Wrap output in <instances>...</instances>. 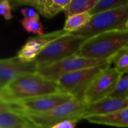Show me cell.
<instances>
[{
    "label": "cell",
    "instance_id": "6da1fadb",
    "mask_svg": "<svg viewBox=\"0 0 128 128\" xmlns=\"http://www.w3.org/2000/svg\"><path fill=\"white\" fill-rule=\"evenodd\" d=\"M61 92L56 82L46 80L38 73L27 74L17 77L0 89V102L14 103Z\"/></svg>",
    "mask_w": 128,
    "mask_h": 128
},
{
    "label": "cell",
    "instance_id": "7a4b0ae2",
    "mask_svg": "<svg viewBox=\"0 0 128 128\" xmlns=\"http://www.w3.org/2000/svg\"><path fill=\"white\" fill-rule=\"evenodd\" d=\"M128 49V30L117 29L100 33L88 38L77 55L98 60L110 61Z\"/></svg>",
    "mask_w": 128,
    "mask_h": 128
},
{
    "label": "cell",
    "instance_id": "3957f363",
    "mask_svg": "<svg viewBox=\"0 0 128 128\" xmlns=\"http://www.w3.org/2000/svg\"><path fill=\"white\" fill-rule=\"evenodd\" d=\"M87 105L83 100L74 98L46 112L26 116L37 128H50L65 121L83 120Z\"/></svg>",
    "mask_w": 128,
    "mask_h": 128
},
{
    "label": "cell",
    "instance_id": "277c9868",
    "mask_svg": "<svg viewBox=\"0 0 128 128\" xmlns=\"http://www.w3.org/2000/svg\"><path fill=\"white\" fill-rule=\"evenodd\" d=\"M128 22V3L120 8L92 16L86 26L70 34L89 38L109 31L126 29Z\"/></svg>",
    "mask_w": 128,
    "mask_h": 128
},
{
    "label": "cell",
    "instance_id": "5b68a950",
    "mask_svg": "<svg viewBox=\"0 0 128 128\" xmlns=\"http://www.w3.org/2000/svg\"><path fill=\"white\" fill-rule=\"evenodd\" d=\"M87 39L80 35L68 33L53 40L35 58L38 70L76 54Z\"/></svg>",
    "mask_w": 128,
    "mask_h": 128
},
{
    "label": "cell",
    "instance_id": "8992f818",
    "mask_svg": "<svg viewBox=\"0 0 128 128\" xmlns=\"http://www.w3.org/2000/svg\"><path fill=\"white\" fill-rule=\"evenodd\" d=\"M110 64L100 65L68 73L63 75L56 82L62 92L68 94L74 98L83 100L87 89L94 80L105 68Z\"/></svg>",
    "mask_w": 128,
    "mask_h": 128
},
{
    "label": "cell",
    "instance_id": "52a82bcc",
    "mask_svg": "<svg viewBox=\"0 0 128 128\" xmlns=\"http://www.w3.org/2000/svg\"><path fill=\"white\" fill-rule=\"evenodd\" d=\"M111 63L110 61L88 58L75 54L55 64L40 68L38 73L46 80L57 82L66 74L100 65L110 64Z\"/></svg>",
    "mask_w": 128,
    "mask_h": 128
},
{
    "label": "cell",
    "instance_id": "ba28073f",
    "mask_svg": "<svg viewBox=\"0 0 128 128\" xmlns=\"http://www.w3.org/2000/svg\"><path fill=\"white\" fill-rule=\"evenodd\" d=\"M74 98L66 93L43 95L14 103L5 104L10 109L23 115H35L46 112L53 108L70 101Z\"/></svg>",
    "mask_w": 128,
    "mask_h": 128
},
{
    "label": "cell",
    "instance_id": "9c48e42d",
    "mask_svg": "<svg viewBox=\"0 0 128 128\" xmlns=\"http://www.w3.org/2000/svg\"><path fill=\"white\" fill-rule=\"evenodd\" d=\"M122 75L115 67L107 66L92 82L84 95L83 100L87 104H92L110 97Z\"/></svg>",
    "mask_w": 128,
    "mask_h": 128
},
{
    "label": "cell",
    "instance_id": "30bf717a",
    "mask_svg": "<svg viewBox=\"0 0 128 128\" xmlns=\"http://www.w3.org/2000/svg\"><path fill=\"white\" fill-rule=\"evenodd\" d=\"M38 71V65L35 60L27 62L17 56L2 58L0 60V89L4 88L17 77Z\"/></svg>",
    "mask_w": 128,
    "mask_h": 128
},
{
    "label": "cell",
    "instance_id": "8fae6325",
    "mask_svg": "<svg viewBox=\"0 0 128 128\" xmlns=\"http://www.w3.org/2000/svg\"><path fill=\"white\" fill-rule=\"evenodd\" d=\"M68 33L65 30L62 29L31 38L18 51L16 56L24 61H34L48 44Z\"/></svg>",
    "mask_w": 128,
    "mask_h": 128
},
{
    "label": "cell",
    "instance_id": "7c38bea8",
    "mask_svg": "<svg viewBox=\"0 0 128 128\" xmlns=\"http://www.w3.org/2000/svg\"><path fill=\"white\" fill-rule=\"evenodd\" d=\"M14 2L20 5L33 8L39 14H41L46 19H50L59 12L63 11L70 2V0H20Z\"/></svg>",
    "mask_w": 128,
    "mask_h": 128
},
{
    "label": "cell",
    "instance_id": "4fadbf2b",
    "mask_svg": "<svg viewBox=\"0 0 128 128\" xmlns=\"http://www.w3.org/2000/svg\"><path fill=\"white\" fill-rule=\"evenodd\" d=\"M128 107V98H113L108 97L97 103L88 104L83 119L88 116L106 115Z\"/></svg>",
    "mask_w": 128,
    "mask_h": 128
},
{
    "label": "cell",
    "instance_id": "5bb4252c",
    "mask_svg": "<svg viewBox=\"0 0 128 128\" xmlns=\"http://www.w3.org/2000/svg\"><path fill=\"white\" fill-rule=\"evenodd\" d=\"M0 128H37L25 115L0 102Z\"/></svg>",
    "mask_w": 128,
    "mask_h": 128
},
{
    "label": "cell",
    "instance_id": "9a60e30c",
    "mask_svg": "<svg viewBox=\"0 0 128 128\" xmlns=\"http://www.w3.org/2000/svg\"><path fill=\"white\" fill-rule=\"evenodd\" d=\"M85 120L93 124L117 128H128V107L106 115L88 116Z\"/></svg>",
    "mask_w": 128,
    "mask_h": 128
},
{
    "label": "cell",
    "instance_id": "2e32d148",
    "mask_svg": "<svg viewBox=\"0 0 128 128\" xmlns=\"http://www.w3.org/2000/svg\"><path fill=\"white\" fill-rule=\"evenodd\" d=\"M98 0H70L68 4L64 9L66 17L89 12L95 5Z\"/></svg>",
    "mask_w": 128,
    "mask_h": 128
},
{
    "label": "cell",
    "instance_id": "e0dca14e",
    "mask_svg": "<svg viewBox=\"0 0 128 128\" xmlns=\"http://www.w3.org/2000/svg\"><path fill=\"white\" fill-rule=\"evenodd\" d=\"M92 17V16L89 12L69 16L65 20L63 29L68 33H72L86 26L91 20Z\"/></svg>",
    "mask_w": 128,
    "mask_h": 128
},
{
    "label": "cell",
    "instance_id": "ac0fdd59",
    "mask_svg": "<svg viewBox=\"0 0 128 128\" xmlns=\"http://www.w3.org/2000/svg\"><path fill=\"white\" fill-rule=\"evenodd\" d=\"M128 3V0H98L94 8L89 11L92 16L120 8Z\"/></svg>",
    "mask_w": 128,
    "mask_h": 128
},
{
    "label": "cell",
    "instance_id": "d6986e66",
    "mask_svg": "<svg viewBox=\"0 0 128 128\" xmlns=\"http://www.w3.org/2000/svg\"><path fill=\"white\" fill-rule=\"evenodd\" d=\"M20 24L27 32L37 34L38 36L44 34V27L40 21L22 18L20 20Z\"/></svg>",
    "mask_w": 128,
    "mask_h": 128
},
{
    "label": "cell",
    "instance_id": "ffe728a7",
    "mask_svg": "<svg viewBox=\"0 0 128 128\" xmlns=\"http://www.w3.org/2000/svg\"><path fill=\"white\" fill-rule=\"evenodd\" d=\"M110 97L113 98H128V74L122 75L115 90Z\"/></svg>",
    "mask_w": 128,
    "mask_h": 128
},
{
    "label": "cell",
    "instance_id": "44dd1931",
    "mask_svg": "<svg viewBox=\"0 0 128 128\" xmlns=\"http://www.w3.org/2000/svg\"><path fill=\"white\" fill-rule=\"evenodd\" d=\"M111 62L115 64V68L122 74H128V49L122 51Z\"/></svg>",
    "mask_w": 128,
    "mask_h": 128
},
{
    "label": "cell",
    "instance_id": "7402d4cb",
    "mask_svg": "<svg viewBox=\"0 0 128 128\" xmlns=\"http://www.w3.org/2000/svg\"><path fill=\"white\" fill-rule=\"evenodd\" d=\"M12 6L10 4V1L8 0H2L0 2V14L4 17L5 20H9L13 18V15L11 13Z\"/></svg>",
    "mask_w": 128,
    "mask_h": 128
},
{
    "label": "cell",
    "instance_id": "603a6c76",
    "mask_svg": "<svg viewBox=\"0 0 128 128\" xmlns=\"http://www.w3.org/2000/svg\"><path fill=\"white\" fill-rule=\"evenodd\" d=\"M20 13L23 16V18L38 20V21H39V20H40L39 13L32 8L26 7V8H21L20 9Z\"/></svg>",
    "mask_w": 128,
    "mask_h": 128
},
{
    "label": "cell",
    "instance_id": "cb8c5ba5",
    "mask_svg": "<svg viewBox=\"0 0 128 128\" xmlns=\"http://www.w3.org/2000/svg\"><path fill=\"white\" fill-rule=\"evenodd\" d=\"M77 122L74 121H65L58 123L50 128H75L76 126Z\"/></svg>",
    "mask_w": 128,
    "mask_h": 128
},
{
    "label": "cell",
    "instance_id": "d4e9b609",
    "mask_svg": "<svg viewBox=\"0 0 128 128\" xmlns=\"http://www.w3.org/2000/svg\"><path fill=\"white\" fill-rule=\"evenodd\" d=\"M125 28L127 29V30H128V22H127V24H126V26H125Z\"/></svg>",
    "mask_w": 128,
    "mask_h": 128
}]
</instances>
